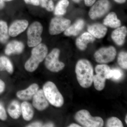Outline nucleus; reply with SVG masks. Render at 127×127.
<instances>
[{
  "mask_svg": "<svg viewBox=\"0 0 127 127\" xmlns=\"http://www.w3.org/2000/svg\"><path fill=\"white\" fill-rule=\"evenodd\" d=\"M75 72L77 79L82 87L88 88L93 83L94 69L90 62L86 59H81L77 62Z\"/></svg>",
  "mask_w": 127,
  "mask_h": 127,
  "instance_id": "nucleus-1",
  "label": "nucleus"
},
{
  "mask_svg": "<svg viewBox=\"0 0 127 127\" xmlns=\"http://www.w3.org/2000/svg\"><path fill=\"white\" fill-rule=\"evenodd\" d=\"M47 53V47L45 44L40 43L34 47L32 51L31 56L25 63V69L30 72L35 70L45 58Z\"/></svg>",
  "mask_w": 127,
  "mask_h": 127,
  "instance_id": "nucleus-2",
  "label": "nucleus"
},
{
  "mask_svg": "<svg viewBox=\"0 0 127 127\" xmlns=\"http://www.w3.org/2000/svg\"><path fill=\"white\" fill-rule=\"evenodd\" d=\"M43 91L48 102L54 106L60 107L63 105L64 100L55 83L48 81L44 84Z\"/></svg>",
  "mask_w": 127,
  "mask_h": 127,
  "instance_id": "nucleus-3",
  "label": "nucleus"
},
{
  "mask_svg": "<svg viewBox=\"0 0 127 127\" xmlns=\"http://www.w3.org/2000/svg\"><path fill=\"white\" fill-rule=\"evenodd\" d=\"M75 119L78 123L86 127H101L104 125V122L101 118L94 117L86 109L78 111L75 114Z\"/></svg>",
  "mask_w": 127,
  "mask_h": 127,
  "instance_id": "nucleus-4",
  "label": "nucleus"
},
{
  "mask_svg": "<svg viewBox=\"0 0 127 127\" xmlns=\"http://www.w3.org/2000/svg\"><path fill=\"white\" fill-rule=\"evenodd\" d=\"M42 31L43 27L40 22H35L30 25L27 32V43L29 47H34L41 43Z\"/></svg>",
  "mask_w": 127,
  "mask_h": 127,
  "instance_id": "nucleus-5",
  "label": "nucleus"
},
{
  "mask_svg": "<svg viewBox=\"0 0 127 127\" xmlns=\"http://www.w3.org/2000/svg\"><path fill=\"white\" fill-rule=\"evenodd\" d=\"M60 53L59 49L55 48L46 56L45 65L46 68L51 71L58 72L64 68L65 64L59 60Z\"/></svg>",
  "mask_w": 127,
  "mask_h": 127,
  "instance_id": "nucleus-6",
  "label": "nucleus"
},
{
  "mask_svg": "<svg viewBox=\"0 0 127 127\" xmlns=\"http://www.w3.org/2000/svg\"><path fill=\"white\" fill-rule=\"evenodd\" d=\"M92 6L89 15L91 19L95 20L102 17L109 11L111 5L108 0H98Z\"/></svg>",
  "mask_w": 127,
  "mask_h": 127,
  "instance_id": "nucleus-7",
  "label": "nucleus"
},
{
  "mask_svg": "<svg viewBox=\"0 0 127 127\" xmlns=\"http://www.w3.org/2000/svg\"><path fill=\"white\" fill-rule=\"evenodd\" d=\"M117 55V51L113 46L103 47L97 50L94 54L96 61L98 63L106 64L113 61Z\"/></svg>",
  "mask_w": 127,
  "mask_h": 127,
  "instance_id": "nucleus-8",
  "label": "nucleus"
},
{
  "mask_svg": "<svg viewBox=\"0 0 127 127\" xmlns=\"http://www.w3.org/2000/svg\"><path fill=\"white\" fill-rule=\"evenodd\" d=\"M70 20L57 17L52 19L49 27V32L52 35H57L66 30L70 25Z\"/></svg>",
  "mask_w": 127,
  "mask_h": 127,
  "instance_id": "nucleus-9",
  "label": "nucleus"
},
{
  "mask_svg": "<svg viewBox=\"0 0 127 127\" xmlns=\"http://www.w3.org/2000/svg\"><path fill=\"white\" fill-rule=\"evenodd\" d=\"M32 104L37 110L42 111L47 108L49 106L43 90H38L33 97Z\"/></svg>",
  "mask_w": 127,
  "mask_h": 127,
  "instance_id": "nucleus-10",
  "label": "nucleus"
},
{
  "mask_svg": "<svg viewBox=\"0 0 127 127\" xmlns=\"http://www.w3.org/2000/svg\"><path fill=\"white\" fill-rule=\"evenodd\" d=\"M28 26V22L26 20H18L15 21L9 27V36L12 37L16 36L25 31Z\"/></svg>",
  "mask_w": 127,
  "mask_h": 127,
  "instance_id": "nucleus-11",
  "label": "nucleus"
},
{
  "mask_svg": "<svg viewBox=\"0 0 127 127\" xmlns=\"http://www.w3.org/2000/svg\"><path fill=\"white\" fill-rule=\"evenodd\" d=\"M39 88V86L36 83H34L26 89L17 92V96L21 100H31L38 91Z\"/></svg>",
  "mask_w": 127,
  "mask_h": 127,
  "instance_id": "nucleus-12",
  "label": "nucleus"
},
{
  "mask_svg": "<svg viewBox=\"0 0 127 127\" xmlns=\"http://www.w3.org/2000/svg\"><path fill=\"white\" fill-rule=\"evenodd\" d=\"M88 31L94 37L101 39L105 36L107 29L104 25L96 23L89 26Z\"/></svg>",
  "mask_w": 127,
  "mask_h": 127,
  "instance_id": "nucleus-13",
  "label": "nucleus"
},
{
  "mask_svg": "<svg viewBox=\"0 0 127 127\" xmlns=\"http://www.w3.org/2000/svg\"><path fill=\"white\" fill-rule=\"evenodd\" d=\"M24 45L22 42L17 41H12L8 43L5 50V54L7 55L12 54H19L24 50Z\"/></svg>",
  "mask_w": 127,
  "mask_h": 127,
  "instance_id": "nucleus-14",
  "label": "nucleus"
},
{
  "mask_svg": "<svg viewBox=\"0 0 127 127\" xmlns=\"http://www.w3.org/2000/svg\"><path fill=\"white\" fill-rule=\"evenodd\" d=\"M127 33V30L126 27H119L113 31L112 33L111 37L117 45L122 46L125 42Z\"/></svg>",
  "mask_w": 127,
  "mask_h": 127,
  "instance_id": "nucleus-15",
  "label": "nucleus"
},
{
  "mask_svg": "<svg viewBox=\"0 0 127 127\" xmlns=\"http://www.w3.org/2000/svg\"><path fill=\"white\" fill-rule=\"evenodd\" d=\"M95 40V37L90 33L84 32L77 39L76 45L78 49L83 51L86 49L89 43H93Z\"/></svg>",
  "mask_w": 127,
  "mask_h": 127,
  "instance_id": "nucleus-16",
  "label": "nucleus"
},
{
  "mask_svg": "<svg viewBox=\"0 0 127 127\" xmlns=\"http://www.w3.org/2000/svg\"><path fill=\"white\" fill-rule=\"evenodd\" d=\"M84 25V21L79 19L65 30L64 34L67 36L77 35L83 29Z\"/></svg>",
  "mask_w": 127,
  "mask_h": 127,
  "instance_id": "nucleus-17",
  "label": "nucleus"
},
{
  "mask_svg": "<svg viewBox=\"0 0 127 127\" xmlns=\"http://www.w3.org/2000/svg\"><path fill=\"white\" fill-rule=\"evenodd\" d=\"M8 113L14 119H17L22 114L21 106L17 100H14L10 104L7 109Z\"/></svg>",
  "mask_w": 127,
  "mask_h": 127,
  "instance_id": "nucleus-18",
  "label": "nucleus"
},
{
  "mask_svg": "<svg viewBox=\"0 0 127 127\" xmlns=\"http://www.w3.org/2000/svg\"><path fill=\"white\" fill-rule=\"evenodd\" d=\"M103 23L105 26L112 28H117L121 25V21L118 18L116 13L114 12H111L107 16Z\"/></svg>",
  "mask_w": 127,
  "mask_h": 127,
  "instance_id": "nucleus-19",
  "label": "nucleus"
},
{
  "mask_svg": "<svg viewBox=\"0 0 127 127\" xmlns=\"http://www.w3.org/2000/svg\"><path fill=\"white\" fill-rule=\"evenodd\" d=\"M22 114L25 120L29 121L31 120L34 116L33 107L30 103L23 102L21 105Z\"/></svg>",
  "mask_w": 127,
  "mask_h": 127,
  "instance_id": "nucleus-20",
  "label": "nucleus"
},
{
  "mask_svg": "<svg viewBox=\"0 0 127 127\" xmlns=\"http://www.w3.org/2000/svg\"><path fill=\"white\" fill-rule=\"evenodd\" d=\"M9 30L7 23L5 21L0 20V43H6L9 40Z\"/></svg>",
  "mask_w": 127,
  "mask_h": 127,
  "instance_id": "nucleus-21",
  "label": "nucleus"
},
{
  "mask_svg": "<svg viewBox=\"0 0 127 127\" xmlns=\"http://www.w3.org/2000/svg\"><path fill=\"white\" fill-rule=\"evenodd\" d=\"M6 71L12 74L14 71L13 65L9 58L4 56L0 57V71Z\"/></svg>",
  "mask_w": 127,
  "mask_h": 127,
  "instance_id": "nucleus-22",
  "label": "nucleus"
},
{
  "mask_svg": "<svg viewBox=\"0 0 127 127\" xmlns=\"http://www.w3.org/2000/svg\"><path fill=\"white\" fill-rule=\"evenodd\" d=\"M69 4L68 0H61L57 4L55 9L54 14L57 16L64 15L66 12V8Z\"/></svg>",
  "mask_w": 127,
  "mask_h": 127,
  "instance_id": "nucleus-23",
  "label": "nucleus"
},
{
  "mask_svg": "<svg viewBox=\"0 0 127 127\" xmlns=\"http://www.w3.org/2000/svg\"><path fill=\"white\" fill-rule=\"evenodd\" d=\"M106 78L96 74L94 76L93 82L96 90L101 91L104 88L106 84Z\"/></svg>",
  "mask_w": 127,
  "mask_h": 127,
  "instance_id": "nucleus-24",
  "label": "nucleus"
},
{
  "mask_svg": "<svg viewBox=\"0 0 127 127\" xmlns=\"http://www.w3.org/2000/svg\"><path fill=\"white\" fill-rule=\"evenodd\" d=\"M111 69L110 67L106 65L102 64L98 65L95 68V71L96 74L105 78L106 79V77Z\"/></svg>",
  "mask_w": 127,
  "mask_h": 127,
  "instance_id": "nucleus-25",
  "label": "nucleus"
},
{
  "mask_svg": "<svg viewBox=\"0 0 127 127\" xmlns=\"http://www.w3.org/2000/svg\"><path fill=\"white\" fill-rule=\"evenodd\" d=\"M118 63L119 65L123 69L127 68V53L124 51H122L119 53L118 58Z\"/></svg>",
  "mask_w": 127,
  "mask_h": 127,
  "instance_id": "nucleus-26",
  "label": "nucleus"
},
{
  "mask_svg": "<svg viewBox=\"0 0 127 127\" xmlns=\"http://www.w3.org/2000/svg\"><path fill=\"white\" fill-rule=\"evenodd\" d=\"M106 126L108 127H123L122 121L116 117H112L108 119L107 121Z\"/></svg>",
  "mask_w": 127,
  "mask_h": 127,
  "instance_id": "nucleus-27",
  "label": "nucleus"
},
{
  "mask_svg": "<svg viewBox=\"0 0 127 127\" xmlns=\"http://www.w3.org/2000/svg\"><path fill=\"white\" fill-rule=\"evenodd\" d=\"M112 70V79L114 81L120 80L123 76V72L121 70L118 68H114Z\"/></svg>",
  "mask_w": 127,
  "mask_h": 127,
  "instance_id": "nucleus-28",
  "label": "nucleus"
},
{
  "mask_svg": "<svg viewBox=\"0 0 127 127\" xmlns=\"http://www.w3.org/2000/svg\"><path fill=\"white\" fill-rule=\"evenodd\" d=\"M7 116L6 112L3 105L0 103V119L5 121L7 119Z\"/></svg>",
  "mask_w": 127,
  "mask_h": 127,
  "instance_id": "nucleus-29",
  "label": "nucleus"
},
{
  "mask_svg": "<svg viewBox=\"0 0 127 127\" xmlns=\"http://www.w3.org/2000/svg\"><path fill=\"white\" fill-rule=\"evenodd\" d=\"M46 9L48 11H52L54 9V5L52 0H49L48 2Z\"/></svg>",
  "mask_w": 127,
  "mask_h": 127,
  "instance_id": "nucleus-30",
  "label": "nucleus"
},
{
  "mask_svg": "<svg viewBox=\"0 0 127 127\" xmlns=\"http://www.w3.org/2000/svg\"><path fill=\"white\" fill-rule=\"evenodd\" d=\"M26 4L33 5L38 6L40 5L38 0H24Z\"/></svg>",
  "mask_w": 127,
  "mask_h": 127,
  "instance_id": "nucleus-31",
  "label": "nucleus"
},
{
  "mask_svg": "<svg viewBox=\"0 0 127 127\" xmlns=\"http://www.w3.org/2000/svg\"><path fill=\"white\" fill-rule=\"evenodd\" d=\"M84 0L85 4L87 6H91L95 3L96 0Z\"/></svg>",
  "mask_w": 127,
  "mask_h": 127,
  "instance_id": "nucleus-32",
  "label": "nucleus"
},
{
  "mask_svg": "<svg viewBox=\"0 0 127 127\" xmlns=\"http://www.w3.org/2000/svg\"><path fill=\"white\" fill-rule=\"evenodd\" d=\"M43 125H42V124L40 122H36L30 124L28 125L27 127H42Z\"/></svg>",
  "mask_w": 127,
  "mask_h": 127,
  "instance_id": "nucleus-33",
  "label": "nucleus"
},
{
  "mask_svg": "<svg viewBox=\"0 0 127 127\" xmlns=\"http://www.w3.org/2000/svg\"><path fill=\"white\" fill-rule=\"evenodd\" d=\"M38 0L41 6L43 8H46L49 0Z\"/></svg>",
  "mask_w": 127,
  "mask_h": 127,
  "instance_id": "nucleus-34",
  "label": "nucleus"
},
{
  "mask_svg": "<svg viewBox=\"0 0 127 127\" xmlns=\"http://www.w3.org/2000/svg\"><path fill=\"white\" fill-rule=\"evenodd\" d=\"M5 84L1 79H0V94L2 93L4 91Z\"/></svg>",
  "mask_w": 127,
  "mask_h": 127,
  "instance_id": "nucleus-35",
  "label": "nucleus"
},
{
  "mask_svg": "<svg viewBox=\"0 0 127 127\" xmlns=\"http://www.w3.org/2000/svg\"><path fill=\"white\" fill-rule=\"evenodd\" d=\"M5 2L3 0H0V10H2L5 7Z\"/></svg>",
  "mask_w": 127,
  "mask_h": 127,
  "instance_id": "nucleus-36",
  "label": "nucleus"
},
{
  "mask_svg": "<svg viewBox=\"0 0 127 127\" xmlns=\"http://www.w3.org/2000/svg\"><path fill=\"white\" fill-rule=\"evenodd\" d=\"M114 1L117 3L123 4L126 2V0H114Z\"/></svg>",
  "mask_w": 127,
  "mask_h": 127,
  "instance_id": "nucleus-37",
  "label": "nucleus"
},
{
  "mask_svg": "<svg viewBox=\"0 0 127 127\" xmlns=\"http://www.w3.org/2000/svg\"><path fill=\"white\" fill-rule=\"evenodd\" d=\"M68 127H81V126H79V125H78L76 124L73 123L70 124Z\"/></svg>",
  "mask_w": 127,
  "mask_h": 127,
  "instance_id": "nucleus-38",
  "label": "nucleus"
},
{
  "mask_svg": "<svg viewBox=\"0 0 127 127\" xmlns=\"http://www.w3.org/2000/svg\"><path fill=\"white\" fill-rule=\"evenodd\" d=\"M54 125L52 123H49L47 124L46 125H43V127H53Z\"/></svg>",
  "mask_w": 127,
  "mask_h": 127,
  "instance_id": "nucleus-39",
  "label": "nucleus"
},
{
  "mask_svg": "<svg viewBox=\"0 0 127 127\" xmlns=\"http://www.w3.org/2000/svg\"><path fill=\"white\" fill-rule=\"evenodd\" d=\"M74 2H76V3H78L81 1V0H73Z\"/></svg>",
  "mask_w": 127,
  "mask_h": 127,
  "instance_id": "nucleus-40",
  "label": "nucleus"
},
{
  "mask_svg": "<svg viewBox=\"0 0 127 127\" xmlns=\"http://www.w3.org/2000/svg\"><path fill=\"white\" fill-rule=\"evenodd\" d=\"M12 0H3L4 2H8V1H11Z\"/></svg>",
  "mask_w": 127,
  "mask_h": 127,
  "instance_id": "nucleus-41",
  "label": "nucleus"
},
{
  "mask_svg": "<svg viewBox=\"0 0 127 127\" xmlns=\"http://www.w3.org/2000/svg\"><path fill=\"white\" fill-rule=\"evenodd\" d=\"M127 115H126V117H125V122L126 124H127Z\"/></svg>",
  "mask_w": 127,
  "mask_h": 127,
  "instance_id": "nucleus-42",
  "label": "nucleus"
}]
</instances>
